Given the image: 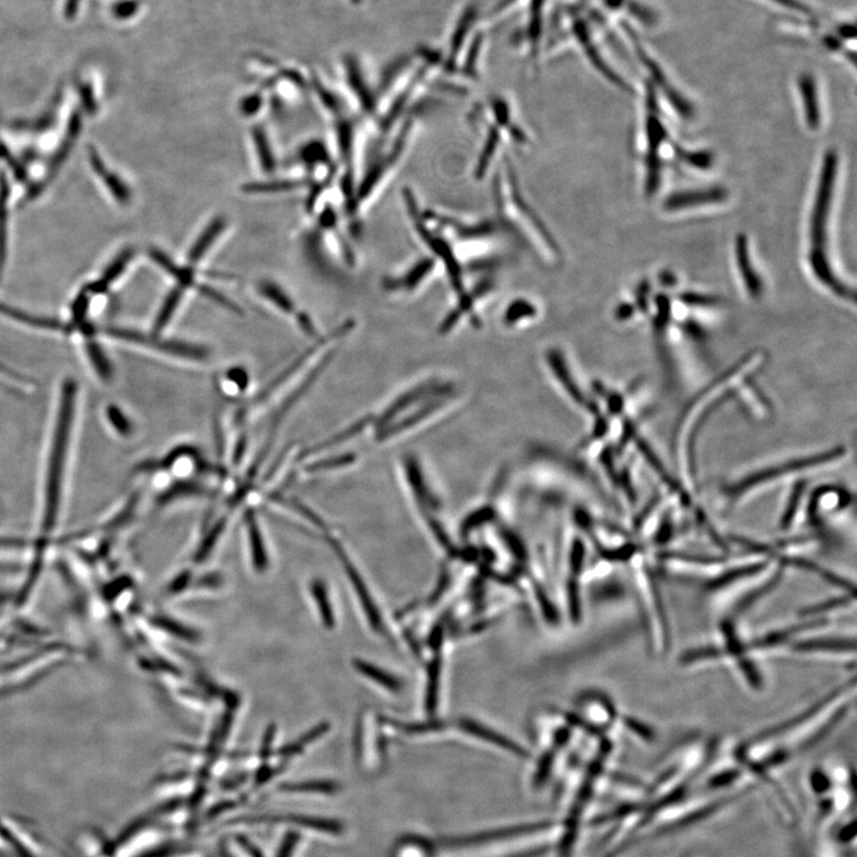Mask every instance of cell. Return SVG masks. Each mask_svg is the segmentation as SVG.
Instances as JSON below:
<instances>
[{
	"mask_svg": "<svg viewBox=\"0 0 857 857\" xmlns=\"http://www.w3.org/2000/svg\"><path fill=\"white\" fill-rule=\"evenodd\" d=\"M302 184L294 183V181H278V183L271 184H252L246 187L247 192H255V193H266V192H278L284 190H292L296 189V187Z\"/></svg>",
	"mask_w": 857,
	"mask_h": 857,
	"instance_id": "obj_44",
	"label": "cell"
},
{
	"mask_svg": "<svg viewBox=\"0 0 857 857\" xmlns=\"http://www.w3.org/2000/svg\"><path fill=\"white\" fill-rule=\"evenodd\" d=\"M91 164L93 168H95L96 172L100 175V178L104 180L106 186L109 187V190L112 192L118 202L123 204L129 202L130 192L122 183L121 179H118L115 174H112L110 171L106 170L102 160H100L97 152L95 150H91Z\"/></svg>",
	"mask_w": 857,
	"mask_h": 857,
	"instance_id": "obj_23",
	"label": "cell"
},
{
	"mask_svg": "<svg viewBox=\"0 0 857 857\" xmlns=\"http://www.w3.org/2000/svg\"><path fill=\"white\" fill-rule=\"evenodd\" d=\"M618 24V34L621 33L622 41L630 47L638 64L647 72L648 78L669 104L679 112V115L686 120L694 115V108L690 100L684 97L677 87L668 78L665 68L662 67L659 60L655 58L646 42L643 41L640 31L628 22L621 21Z\"/></svg>",
	"mask_w": 857,
	"mask_h": 857,
	"instance_id": "obj_6",
	"label": "cell"
},
{
	"mask_svg": "<svg viewBox=\"0 0 857 857\" xmlns=\"http://www.w3.org/2000/svg\"><path fill=\"white\" fill-rule=\"evenodd\" d=\"M311 593L316 599L323 624L328 629H333L335 625V616L329 602L327 587H325L321 580H315L311 585Z\"/></svg>",
	"mask_w": 857,
	"mask_h": 857,
	"instance_id": "obj_28",
	"label": "cell"
},
{
	"mask_svg": "<svg viewBox=\"0 0 857 857\" xmlns=\"http://www.w3.org/2000/svg\"><path fill=\"white\" fill-rule=\"evenodd\" d=\"M303 160L306 164H318V162H323L327 160V152H325V148L321 145V143H311V145L306 146L302 152Z\"/></svg>",
	"mask_w": 857,
	"mask_h": 857,
	"instance_id": "obj_46",
	"label": "cell"
},
{
	"mask_svg": "<svg viewBox=\"0 0 857 857\" xmlns=\"http://www.w3.org/2000/svg\"><path fill=\"white\" fill-rule=\"evenodd\" d=\"M334 358V353H329L324 356V358L319 361V364L312 369V371L308 374V377L300 384L296 390L290 393V396L286 398L285 402L280 405V408L277 411V414L272 418V423L270 425V431H268L267 439L260 449L258 455L250 467L249 472L247 474V481L252 480L255 477V474L259 472V469L266 459L268 453L273 446L274 437L277 435V431L280 427V424L283 423L284 418L289 415V412L293 409V406L296 405L300 399L305 396V393L311 389V386L316 383V380L319 378V375L322 374L325 368H327Z\"/></svg>",
	"mask_w": 857,
	"mask_h": 857,
	"instance_id": "obj_10",
	"label": "cell"
},
{
	"mask_svg": "<svg viewBox=\"0 0 857 857\" xmlns=\"http://www.w3.org/2000/svg\"><path fill=\"white\" fill-rule=\"evenodd\" d=\"M298 324L300 329L304 331V333L310 337H315L317 335V330L315 328L314 323H312L310 317L306 314H300L298 316Z\"/></svg>",
	"mask_w": 857,
	"mask_h": 857,
	"instance_id": "obj_58",
	"label": "cell"
},
{
	"mask_svg": "<svg viewBox=\"0 0 857 857\" xmlns=\"http://www.w3.org/2000/svg\"><path fill=\"white\" fill-rule=\"evenodd\" d=\"M108 335L118 340L141 344V346L159 350V352L175 356V358L203 361L210 356L209 349L198 346V344L162 340L158 336H148L135 330L111 329L108 331Z\"/></svg>",
	"mask_w": 857,
	"mask_h": 857,
	"instance_id": "obj_11",
	"label": "cell"
},
{
	"mask_svg": "<svg viewBox=\"0 0 857 857\" xmlns=\"http://www.w3.org/2000/svg\"><path fill=\"white\" fill-rule=\"evenodd\" d=\"M198 290L199 292L203 293V296L211 299L212 302L220 304L221 306H223L224 309H227L231 312H235V314H242V311L239 306H237L234 302H231V300L227 297H224L222 293L211 289V287L208 286H200L198 287Z\"/></svg>",
	"mask_w": 857,
	"mask_h": 857,
	"instance_id": "obj_41",
	"label": "cell"
},
{
	"mask_svg": "<svg viewBox=\"0 0 857 857\" xmlns=\"http://www.w3.org/2000/svg\"><path fill=\"white\" fill-rule=\"evenodd\" d=\"M212 494L214 493L206 489L202 484L196 483V481L179 480L175 481L166 491L160 494L158 503L160 505H167L185 498H211Z\"/></svg>",
	"mask_w": 857,
	"mask_h": 857,
	"instance_id": "obj_19",
	"label": "cell"
},
{
	"mask_svg": "<svg viewBox=\"0 0 857 857\" xmlns=\"http://www.w3.org/2000/svg\"><path fill=\"white\" fill-rule=\"evenodd\" d=\"M77 394L74 381L67 380L61 389L59 411L55 419L52 442H50L45 492H43L42 529L46 534L55 528L60 514Z\"/></svg>",
	"mask_w": 857,
	"mask_h": 857,
	"instance_id": "obj_2",
	"label": "cell"
},
{
	"mask_svg": "<svg viewBox=\"0 0 857 857\" xmlns=\"http://www.w3.org/2000/svg\"><path fill=\"white\" fill-rule=\"evenodd\" d=\"M804 489V484L800 483V485L797 486L796 491L793 492L792 500L790 503H788V508L785 512V516L783 518V521H781V525H783V528H790V523H792L794 517H796L799 500L803 496Z\"/></svg>",
	"mask_w": 857,
	"mask_h": 857,
	"instance_id": "obj_47",
	"label": "cell"
},
{
	"mask_svg": "<svg viewBox=\"0 0 857 857\" xmlns=\"http://www.w3.org/2000/svg\"><path fill=\"white\" fill-rule=\"evenodd\" d=\"M245 523L248 531L250 548H252L253 564L259 572L266 571L268 567V556L262 539L258 517L253 509H248L245 514Z\"/></svg>",
	"mask_w": 857,
	"mask_h": 857,
	"instance_id": "obj_18",
	"label": "cell"
},
{
	"mask_svg": "<svg viewBox=\"0 0 857 857\" xmlns=\"http://www.w3.org/2000/svg\"><path fill=\"white\" fill-rule=\"evenodd\" d=\"M728 198V191L724 187H710V189L686 191L674 193L669 196L663 204L666 211H680L694 208V206L723 203Z\"/></svg>",
	"mask_w": 857,
	"mask_h": 857,
	"instance_id": "obj_14",
	"label": "cell"
},
{
	"mask_svg": "<svg viewBox=\"0 0 857 857\" xmlns=\"http://www.w3.org/2000/svg\"><path fill=\"white\" fill-rule=\"evenodd\" d=\"M191 458L193 461H198L202 456H200L198 449L193 446H189V444H181V446L175 447L168 453L164 459L159 461H146L139 467V471L141 473L145 472H156V471H168V469L173 468L175 464L181 459Z\"/></svg>",
	"mask_w": 857,
	"mask_h": 857,
	"instance_id": "obj_20",
	"label": "cell"
},
{
	"mask_svg": "<svg viewBox=\"0 0 857 857\" xmlns=\"http://www.w3.org/2000/svg\"><path fill=\"white\" fill-rule=\"evenodd\" d=\"M154 625L161 630L167 631V633L172 634L175 637L181 638V640L196 642L198 641L199 635L195 630L185 627V625L180 624L178 622L172 621V619L167 617H154L153 621Z\"/></svg>",
	"mask_w": 857,
	"mask_h": 857,
	"instance_id": "obj_31",
	"label": "cell"
},
{
	"mask_svg": "<svg viewBox=\"0 0 857 857\" xmlns=\"http://www.w3.org/2000/svg\"><path fill=\"white\" fill-rule=\"evenodd\" d=\"M569 606H571V615L574 621H579L580 617V600L578 587L574 583L569 585Z\"/></svg>",
	"mask_w": 857,
	"mask_h": 857,
	"instance_id": "obj_51",
	"label": "cell"
},
{
	"mask_svg": "<svg viewBox=\"0 0 857 857\" xmlns=\"http://www.w3.org/2000/svg\"><path fill=\"white\" fill-rule=\"evenodd\" d=\"M354 666L360 673L366 675L367 678L374 680L375 683L383 685L387 690L399 691L400 687H402V684L399 683L397 678H394L393 675L383 671V669L372 665V663L355 660Z\"/></svg>",
	"mask_w": 857,
	"mask_h": 857,
	"instance_id": "obj_26",
	"label": "cell"
},
{
	"mask_svg": "<svg viewBox=\"0 0 857 857\" xmlns=\"http://www.w3.org/2000/svg\"><path fill=\"white\" fill-rule=\"evenodd\" d=\"M650 292V284L649 281L644 280L640 285H638L637 289V304L640 306V309L646 311L648 308V296Z\"/></svg>",
	"mask_w": 857,
	"mask_h": 857,
	"instance_id": "obj_56",
	"label": "cell"
},
{
	"mask_svg": "<svg viewBox=\"0 0 857 857\" xmlns=\"http://www.w3.org/2000/svg\"><path fill=\"white\" fill-rule=\"evenodd\" d=\"M762 2L786 12L788 17H819L816 9L805 0H762Z\"/></svg>",
	"mask_w": 857,
	"mask_h": 857,
	"instance_id": "obj_27",
	"label": "cell"
},
{
	"mask_svg": "<svg viewBox=\"0 0 857 857\" xmlns=\"http://www.w3.org/2000/svg\"><path fill=\"white\" fill-rule=\"evenodd\" d=\"M254 142L256 150L259 153L260 164L265 171H272L274 168V158L270 142H268L264 129L256 128L254 130Z\"/></svg>",
	"mask_w": 857,
	"mask_h": 857,
	"instance_id": "obj_35",
	"label": "cell"
},
{
	"mask_svg": "<svg viewBox=\"0 0 857 857\" xmlns=\"http://www.w3.org/2000/svg\"><path fill=\"white\" fill-rule=\"evenodd\" d=\"M150 255H152V259L158 262L165 271L170 273L172 277L178 281L181 289H184V287L195 286V277H193V273L189 268H183L175 265L167 255L159 252V250H152Z\"/></svg>",
	"mask_w": 857,
	"mask_h": 857,
	"instance_id": "obj_25",
	"label": "cell"
},
{
	"mask_svg": "<svg viewBox=\"0 0 857 857\" xmlns=\"http://www.w3.org/2000/svg\"><path fill=\"white\" fill-rule=\"evenodd\" d=\"M181 298H183V289H175L168 294L164 304H162L158 317L155 319L154 331L158 335L164 330L172 317L177 311Z\"/></svg>",
	"mask_w": 857,
	"mask_h": 857,
	"instance_id": "obj_29",
	"label": "cell"
},
{
	"mask_svg": "<svg viewBox=\"0 0 857 857\" xmlns=\"http://www.w3.org/2000/svg\"><path fill=\"white\" fill-rule=\"evenodd\" d=\"M797 86L804 105L805 121L811 130H817L822 121L821 102L815 75L804 72L797 79Z\"/></svg>",
	"mask_w": 857,
	"mask_h": 857,
	"instance_id": "obj_15",
	"label": "cell"
},
{
	"mask_svg": "<svg viewBox=\"0 0 857 857\" xmlns=\"http://www.w3.org/2000/svg\"><path fill=\"white\" fill-rule=\"evenodd\" d=\"M225 525H227V518L222 517L220 521H218L214 525V527L211 528L209 534L204 537V540L197 549V553L195 556V561L197 562V564H200V562H203L206 558H208L212 550H214L217 541L221 539V536L225 529Z\"/></svg>",
	"mask_w": 857,
	"mask_h": 857,
	"instance_id": "obj_30",
	"label": "cell"
},
{
	"mask_svg": "<svg viewBox=\"0 0 857 857\" xmlns=\"http://www.w3.org/2000/svg\"><path fill=\"white\" fill-rule=\"evenodd\" d=\"M225 377L230 381L231 384H234L237 389L242 392H245L250 383V377L247 369L241 366H234L228 369Z\"/></svg>",
	"mask_w": 857,
	"mask_h": 857,
	"instance_id": "obj_43",
	"label": "cell"
},
{
	"mask_svg": "<svg viewBox=\"0 0 857 857\" xmlns=\"http://www.w3.org/2000/svg\"><path fill=\"white\" fill-rule=\"evenodd\" d=\"M441 661L435 659L429 667V684L427 692V709L430 712L435 711L437 704V693H439L440 685Z\"/></svg>",
	"mask_w": 857,
	"mask_h": 857,
	"instance_id": "obj_37",
	"label": "cell"
},
{
	"mask_svg": "<svg viewBox=\"0 0 857 857\" xmlns=\"http://www.w3.org/2000/svg\"><path fill=\"white\" fill-rule=\"evenodd\" d=\"M660 93L649 80L644 81V104H646V131L648 149L646 155V195L652 197L661 185L660 149L668 139V133L661 118Z\"/></svg>",
	"mask_w": 857,
	"mask_h": 857,
	"instance_id": "obj_7",
	"label": "cell"
},
{
	"mask_svg": "<svg viewBox=\"0 0 857 857\" xmlns=\"http://www.w3.org/2000/svg\"><path fill=\"white\" fill-rule=\"evenodd\" d=\"M224 229L225 221L223 218H216L214 222H211L209 227L203 231V234L200 235L199 239L190 250L189 261L191 264L195 265L203 259V256L208 252L209 248L214 245L217 237L223 233Z\"/></svg>",
	"mask_w": 857,
	"mask_h": 857,
	"instance_id": "obj_22",
	"label": "cell"
},
{
	"mask_svg": "<svg viewBox=\"0 0 857 857\" xmlns=\"http://www.w3.org/2000/svg\"><path fill=\"white\" fill-rule=\"evenodd\" d=\"M837 166L838 156L835 150H829L824 156L815 205H813L810 264L816 278L837 297L855 300L854 291L836 277L827 254V227L831 203H833Z\"/></svg>",
	"mask_w": 857,
	"mask_h": 857,
	"instance_id": "obj_3",
	"label": "cell"
},
{
	"mask_svg": "<svg viewBox=\"0 0 857 857\" xmlns=\"http://www.w3.org/2000/svg\"><path fill=\"white\" fill-rule=\"evenodd\" d=\"M634 311H635V309H634L633 305L623 304V305L619 306V308L617 309L616 316L618 319H621V321H624V319H628L631 316H633Z\"/></svg>",
	"mask_w": 857,
	"mask_h": 857,
	"instance_id": "obj_60",
	"label": "cell"
},
{
	"mask_svg": "<svg viewBox=\"0 0 857 857\" xmlns=\"http://www.w3.org/2000/svg\"><path fill=\"white\" fill-rule=\"evenodd\" d=\"M108 419L112 428H114L118 434L123 436H128L133 433V424L129 421V418L125 416L124 412L117 408V406H110L108 409Z\"/></svg>",
	"mask_w": 857,
	"mask_h": 857,
	"instance_id": "obj_40",
	"label": "cell"
},
{
	"mask_svg": "<svg viewBox=\"0 0 857 857\" xmlns=\"http://www.w3.org/2000/svg\"><path fill=\"white\" fill-rule=\"evenodd\" d=\"M221 581H222L221 575L210 574V575H206V577H204L202 580H200L199 585L206 586V587H216L218 585H221Z\"/></svg>",
	"mask_w": 857,
	"mask_h": 857,
	"instance_id": "obj_61",
	"label": "cell"
},
{
	"mask_svg": "<svg viewBox=\"0 0 857 857\" xmlns=\"http://www.w3.org/2000/svg\"><path fill=\"white\" fill-rule=\"evenodd\" d=\"M66 654L67 648L55 643L29 656V659L0 666V696L36 680L46 673L50 666L64 659Z\"/></svg>",
	"mask_w": 857,
	"mask_h": 857,
	"instance_id": "obj_8",
	"label": "cell"
},
{
	"mask_svg": "<svg viewBox=\"0 0 857 857\" xmlns=\"http://www.w3.org/2000/svg\"><path fill=\"white\" fill-rule=\"evenodd\" d=\"M843 455L844 450L838 448L833 450V452L810 456L808 459L788 461L786 464L775 468L765 469V471L749 475L748 478L737 481L736 484L728 487L727 494L730 499V504L733 506L737 500L746 496L748 492L758 489L760 485H765L771 483V481L785 478L784 475L805 472L808 471V469L831 464V462L841 459Z\"/></svg>",
	"mask_w": 857,
	"mask_h": 857,
	"instance_id": "obj_9",
	"label": "cell"
},
{
	"mask_svg": "<svg viewBox=\"0 0 857 857\" xmlns=\"http://www.w3.org/2000/svg\"><path fill=\"white\" fill-rule=\"evenodd\" d=\"M260 102L259 99H248L246 104L243 105V110H245L246 114L252 115L253 112L259 110Z\"/></svg>",
	"mask_w": 857,
	"mask_h": 857,
	"instance_id": "obj_62",
	"label": "cell"
},
{
	"mask_svg": "<svg viewBox=\"0 0 857 857\" xmlns=\"http://www.w3.org/2000/svg\"><path fill=\"white\" fill-rule=\"evenodd\" d=\"M459 724L462 730H465L466 733L480 738V740L490 742L494 744V746L509 750V752L512 754L518 756H527L525 750H523L522 747L517 746L514 741H511L508 737L496 733V731L483 727V725H481L480 723L469 721V719H461Z\"/></svg>",
	"mask_w": 857,
	"mask_h": 857,
	"instance_id": "obj_17",
	"label": "cell"
},
{
	"mask_svg": "<svg viewBox=\"0 0 857 857\" xmlns=\"http://www.w3.org/2000/svg\"><path fill=\"white\" fill-rule=\"evenodd\" d=\"M680 302L688 306H700V308H715L723 303L722 298L708 296L694 292H684L679 296Z\"/></svg>",
	"mask_w": 857,
	"mask_h": 857,
	"instance_id": "obj_39",
	"label": "cell"
},
{
	"mask_svg": "<svg viewBox=\"0 0 857 857\" xmlns=\"http://www.w3.org/2000/svg\"><path fill=\"white\" fill-rule=\"evenodd\" d=\"M356 456L354 454H342L334 456V458L322 459L306 466L305 471L310 473L328 472L347 467L354 464Z\"/></svg>",
	"mask_w": 857,
	"mask_h": 857,
	"instance_id": "obj_33",
	"label": "cell"
},
{
	"mask_svg": "<svg viewBox=\"0 0 857 857\" xmlns=\"http://www.w3.org/2000/svg\"><path fill=\"white\" fill-rule=\"evenodd\" d=\"M248 447V439L245 435H242L237 441L234 453H233V461L235 465L241 464L243 458H245Z\"/></svg>",
	"mask_w": 857,
	"mask_h": 857,
	"instance_id": "obj_57",
	"label": "cell"
},
{
	"mask_svg": "<svg viewBox=\"0 0 857 857\" xmlns=\"http://www.w3.org/2000/svg\"><path fill=\"white\" fill-rule=\"evenodd\" d=\"M661 283L663 285L672 286L677 283V279H675L674 275L669 272H665L661 274Z\"/></svg>",
	"mask_w": 857,
	"mask_h": 857,
	"instance_id": "obj_63",
	"label": "cell"
},
{
	"mask_svg": "<svg viewBox=\"0 0 857 857\" xmlns=\"http://www.w3.org/2000/svg\"><path fill=\"white\" fill-rule=\"evenodd\" d=\"M515 181L510 166L506 165L498 183L500 209L519 233L527 237L530 245L536 248L537 254L543 256L548 262H554L558 259L559 250L552 237L544 230L546 228L543 227L539 218L530 211L527 203L523 202Z\"/></svg>",
	"mask_w": 857,
	"mask_h": 857,
	"instance_id": "obj_5",
	"label": "cell"
},
{
	"mask_svg": "<svg viewBox=\"0 0 857 857\" xmlns=\"http://www.w3.org/2000/svg\"><path fill=\"white\" fill-rule=\"evenodd\" d=\"M536 593H537V598H539V602L542 606L544 616L547 617L549 622L555 623L556 621H558V612H556L552 603L549 602V599L546 597V594H544L540 590V588H539V590H537Z\"/></svg>",
	"mask_w": 857,
	"mask_h": 857,
	"instance_id": "obj_50",
	"label": "cell"
},
{
	"mask_svg": "<svg viewBox=\"0 0 857 857\" xmlns=\"http://www.w3.org/2000/svg\"><path fill=\"white\" fill-rule=\"evenodd\" d=\"M550 362H552V365L555 367L556 373H558L560 379L562 381H566L568 377L567 369L565 368L564 364H561V361L560 359H558V356H556L555 354L552 355V358H550ZM565 385L568 392L572 393V396L577 399L578 402H584L583 396H581L580 392L577 389V386H575L572 381H566Z\"/></svg>",
	"mask_w": 857,
	"mask_h": 857,
	"instance_id": "obj_45",
	"label": "cell"
},
{
	"mask_svg": "<svg viewBox=\"0 0 857 857\" xmlns=\"http://www.w3.org/2000/svg\"><path fill=\"white\" fill-rule=\"evenodd\" d=\"M352 327V324H344L342 325V327L337 328L334 333H331V335L325 337V339L318 341L316 344H314V346H312L308 350H305L302 355L298 356V358L294 360L289 367L285 368L284 371L278 375V377H275L271 381V383L268 384L265 389L260 392L259 396L254 399V404H261L266 402L267 398H270L272 394L279 389V387L283 386L287 380L293 377V374L297 373L299 369L302 368L306 364V362H308L312 358V356L315 355L317 350L321 349L324 346L325 342L339 339V337L343 336L344 334H347L349 329H352Z\"/></svg>",
	"mask_w": 857,
	"mask_h": 857,
	"instance_id": "obj_13",
	"label": "cell"
},
{
	"mask_svg": "<svg viewBox=\"0 0 857 857\" xmlns=\"http://www.w3.org/2000/svg\"><path fill=\"white\" fill-rule=\"evenodd\" d=\"M9 190L3 178L0 181V271H2L5 254H6V227H8V211H6V199H8Z\"/></svg>",
	"mask_w": 857,
	"mask_h": 857,
	"instance_id": "obj_34",
	"label": "cell"
},
{
	"mask_svg": "<svg viewBox=\"0 0 857 857\" xmlns=\"http://www.w3.org/2000/svg\"><path fill=\"white\" fill-rule=\"evenodd\" d=\"M562 822H541L472 836L425 841V857H534L560 848Z\"/></svg>",
	"mask_w": 857,
	"mask_h": 857,
	"instance_id": "obj_1",
	"label": "cell"
},
{
	"mask_svg": "<svg viewBox=\"0 0 857 857\" xmlns=\"http://www.w3.org/2000/svg\"><path fill=\"white\" fill-rule=\"evenodd\" d=\"M275 731H277V727H275V724L273 723L265 731L264 740H262L261 746V758L264 760L270 756Z\"/></svg>",
	"mask_w": 857,
	"mask_h": 857,
	"instance_id": "obj_53",
	"label": "cell"
},
{
	"mask_svg": "<svg viewBox=\"0 0 857 857\" xmlns=\"http://www.w3.org/2000/svg\"><path fill=\"white\" fill-rule=\"evenodd\" d=\"M491 517V512L484 511L483 514L478 515L477 517H471L465 524L466 530H471L475 527H478L481 522L487 521Z\"/></svg>",
	"mask_w": 857,
	"mask_h": 857,
	"instance_id": "obj_59",
	"label": "cell"
},
{
	"mask_svg": "<svg viewBox=\"0 0 857 857\" xmlns=\"http://www.w3.org/2000/svg\"><path fill=\"white\" fill-rule=\"evenodd\" d=\"M352 142H353V130L349 124H341L339 128V145L342 150V154L348 155L350 154V150H352Z\"/></svg>",
	"mask_w": 857,
	"mask_h": 857,
	"instance_id": "obj_48",
	"label": "cell"
},
{
	"mask_svg": "<svg viewBox=\"0 0 857 857\" xmlns=\"http://www.w3.org/2000/svg\"><path fill=\"white\" fill-rule=\"evenodd\" d=\"M231 723H233V715H231V713H227V715H225L222 719L220 728L215 731V735L214 737H212L209 746L210 755L215 754L218 747H220L221 744H223V742L225 741V738H227L231 728Z\"/></svg>",
	"mask_w": 857,
	"mask_h": 857,
	"instance_id": "obj_42",
	"label": "cell"
},
{
	"mask_svg": "<svg viewBox=\"0 0 857 857\" xmlns=\"http://www.w3.org/2000/svg\"><path fill=\"white\" fill-rule=\"evenodd\" d=\"M736 261L744 285L753 299H759L763 292V284L758 272L755 271L752 259H750L747 236L740 234L736 237Z\"/></svg>",
	"mask_w": 857,
	"mask_h": 857,
	"instance_id": "obj_16",
	"label": "cell"
},
{
	"mask_svg": "<svg viewBox=\"0 0 857 857\" xmlns=\"http://www.w3.org/2000/svg\"><path fill=\"white\" fill-rule=\"evenodd\" d=\"M5 598L4 594H0V604L4 602Z\"/></svg>",
	"mask_w": 857,
	"mask_h": 857,
	"instance_id": "obj_64",
	"label": "cell"
},
{
	"mask_svg": "<svg viewBox=\"0 0 857 857\" xmlns=\"http://www.w3.org/2000/svg\"><path fill=\"white\" fill-rule=\"evenodd\" d=\"M327 540L329 546L334 550L337 558L341 561L343 568L346 569L350 583L354 586L356 594H358L360 602L362 606H364L369 623H371L374 630L379 631L381 629V625H383L381 624L380 613L377 605L373 602L371 594L368 592L364 579L361 578L358 569H356L352 562H350L348 555L346 554V550L343 549L340 542L330 536Z\"/></svg>",
	"mask_w": 857,
	"mask_h": 857,
	"instance_id": "obj_12",
	"label": "cell"
},
{
	"mask_svg": "<svg viewBox=\"0 0 857 857\" xmlns=\"http://www.w3.org/2000/svg\"><path fill=\"white\" fill-rule=\"evenodd\" d=\"M555 4L556 0H502L491 11L484 25L486 28H492L514 14L522 15L518 47L524 58L536 65L543 60L544 34L549 17L553 16Z\"/></svg>",
	"mask_w": 857,
	"mask_h": 857,
	"instance_id": "obj_4",
	"label": "cell"
},
{
	"mask_svg": "<svg viewBox=\"0 0 857 857\" xmlns=\"http://www.w3.org/2000/svg\"><path fill=\"white\" fill-rule=\"evenodd\" d=\"M674 150L675 154L685 161V164L700 168V170H708L713 164V155L709 152H687L679 146H675Z\"/></svg>",
	"mask_w": 857,
	"mask_h": 857,
	"instance_id": "obj_38",
	"label": "cell"
},
{
	"mask_svg": "<svg viewBox=\"0 0 857 857\" xmlns=\"http://www.w3.org/2000/svg\"><path fill=\"white\" fill-rule=\"evenodd\" d=\"M535 312L533 308L529 304L521 303L512 306V308L508 312V321L515 322L518 321L519 318H523L525 316L531 315Z\"/></svg>",
	"mask_w": 857,
	"mask_h": 857,
	"instance_id": "obj_52",
	"label": "cell"
},
{
	"mask_svg": "<svg viewBox=\"0 0 857 857\" xmlns=\"http://www.w3.org/2000/svg\"><path fill=\"white\" fill-rule=\"evenodd\" d=\"M260 292L262 296L270 300L281 311L286 312V314L293 312L294 305L291 298L278 285L272 283L261 284Z\"/></svg>",
	"mask_w": 857,
	"mask_h": 857,
	"instance_id": "obj_32",
	"label": "cell"
},
{
	"mask_svg": "<svg viewBox=\"0 0 857 857\" xmlns=\"http://www.w3.org/2000/svg\"><path fill=\"white\" fill-rule=\"evenodd\" d=\"M329 728H330L329 723H321V724L317 725L316 728H312L310 731H308V733H306L305 735L300 737L299 740L297 741V743L299 744L300 747H302L304 749L306 744L314 742L315 740H317V738L323 736L324 734H327V731L329 730Z\"/></svg>",
	"mask_w": 857,
	"mask_h": 857,
	"instance_id": "obj_49",
	"label": "cell"
},
{
	"mask_svg": "<svg viewBox=\"0 0 857 857\" xmlns=\"http://www.w3.org/2000/svg\"><path fill=\"white\" fill-rule=\"evenodd\" d=\"M268 498H270V500H272V502L274 503L287 506V508L291 509L294 512H297L299 516H302L306 519V521H309L312 525H315L316 528L321 530L327 529V523H325V521H323V519L319 517L314 510L310 509L309 506H306L303 502H300V500L296 498H286L283 496V494H280L278 492L271 493Z\"/></svg>",
	"mask_w": 857,
	"mask_h": 857,
	"instance_id": "obj_24",
	"label": "cell"
},
{
	"mask_svg": "<svg viewBox=\"0 0 857 857\" xmlns=\"http://www.w3.org/2000/svg\"><path fill=\"white\" fill-rule=\"evenodd\" d=\"M191 578L192 574L190 571H184L183 573H180L178 577L173 580V583L171 584L170 588H168V592L172 594H177L181 591H184V588L189 585Z\"/></svg>",
	"mask_w": 857,
	"mask_h": 857,
	"instance_id": "obj_54",
	"label": "cell"
},
{
	"mask_svg": "<svg viewBox=\"0 0 857 857\" xmlns=\"http://www.w3.org/2000/svg\"><path fill=\"white\" fill-rule=\"evenodd\" d=\"M368 423H369V418H362L361 421L356 422L353 425H350V427L347 428L346 430L340 431V433H337L336 435L328 437L327 440L319 442V443L315 444V446H312L311 448L304 450V452L299 455V461H303L305 458H310V456H312V455L322 453V452H324V450H328V449L333 448L335 446H339V444H342L344 442L349 441L350 439H353V437H355L356 435H359L360 433H362V431H364V429L367 427Z\"/></svg>",
	"mask_w": 857,
	"mask_h": 857,
	"instance_id": "obj_21",
	"label": "cell"
},
{
	"mask_svg": "<svg viewBox=\"0 0 857 857\" xmlns=\"http://www.w3.org/2000/svg\"><path fill=\"white\" fill-rule=\"evenodd\" d=\"M87 355H89L91 365L95 367L99 377L105 380L110 379L112 369L110 361L106 358L103 350L96 343H90L89 347H87Z\"/></svg>",
	"mask_w": 857,
	"mask_h": 857,
	"instance_id": "obj_36",
	"label": "cell"
},
{
	"mask_svg": "<svg viewBox=\"0 0 857 857\" xmlns=\"http://www.w3.org/2000/svg\"><path fill=\"white\" fill-rule=\"evenodd\" d=\"M584 560V546L583 542L577 541L573 547L572 554V567L575 573H579L581 566H583Z\"/></svg>",
	"mask_w": 857,
	"mask_h": 857,
	"instance_id": "obj_55",
	"label": "cell"
}]
</instances>
